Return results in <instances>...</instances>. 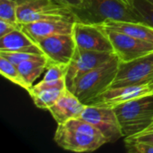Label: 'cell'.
<instances>
[{"mask_svg":"<svg viewBox=\"0 0 153 153\" xmlns=\"http://www.w3.org/2000/svg\"><path fill=\"white\" fill-rule=\"evenodd\" d=\"M85 106L70 90L66 89L56 103L48 110L56 124L60 125L70 119L80 117Z\"/></svg>","mask_w":153,"mask_h":153,"instance_id":"cell-14","label":"cell"},{"mask_svg":"<svg viewBox=\"0 0 153 153\" xmlns=\"http://www.w3.org/2000/svg\"><path fill=\"white\" fill-rule=\"evenodd\" d=\"M48 65H69L76 51V43L73 34H56L37 41Z\"/></svg>","mask_w":153,"mask_h":153,"instance_id":"cell-10","label":"cell"},{"mask_svg":"<svg viewBox=\"0 0 153 153\" xmlns=\"http://www.w3.org/2000/svg\"><path fill=\"white\" fill-rule=\"evenodd\" d=\"M48 65V60L45 55L40 56L36 58L28 59L20 63L17 67L22 75L25 82L31 88L33 82L37 78L40 76L45 69H47Z\"/></svg>","mask_w":153,"mask_h":153,"instance_id":"cell-18","label":"cell"},{"mask_svg":"<svg viewBox=\"0 0 153 153\" xmlns=\"http://www.w3.org/2000/svg\"><path fill=\"white\" fill-rule=\"evenodd\" d=\"M102 29L109 38L114 52L120 62L131 61L153 52V43L134 38L123 32Z\"/></svg>","mask_w":153,"mask_h":153,"instance_id":"cell-9","label":"cell"},{"mask_svg":"<svg viewBox=\"0 0 153 153\" xmlns=\"http://www.w3.org/2000/svg\"><path fill=\"white\" fill-rule=\"evenodd\" d=\"M18 4L13 0H0V19L19 23L17 19Z\"/></svg>","mask_w":153,"mask_h":153,"instance_id":"cell-21","label":"cell"},{"mask_svg":"<svg viewBox=\"0 0 153 153\" xmlns=\"http://www.w3.org/2000/svg\"><path fill=\"white\" fill-rule=\"evenodd\" d=\"M134 7L141 13L143 22L153 27L152 0H131Z\"/></svg>","mask_w":153,"mask_h":153,"instance_id":"cell-22","label":"cell"},{"mask_svg":"<svg viewBox=\"0 0 153 153\" xmlns=\"http://www.w3.org/2000/svg\"><path fill=\"white\" fill-rule=\"evenodd\" d=\"M126 140L133 141V142H140V143H146L153 145V123L144 131L130 136V137H126Z\"/></svg>","mask_w":153,"mask_h":153,"instance_id":"cell-25","label":"cell"},{"mask_svg":"<svg viewBox=\"0 0 153 153\" xmlns=\"http://www.w3.org/2000/svg\"><path fill=\"white\" fill-rule=\"evenodd\" d=\"M0 73L4 78H6L13 83L22 87L27 91H30V87L23 79L17 65H13L3 56H0Z\"/></svg>","mask_w":153,"mask_h":153,"instance_id":"cell-19","label":"cell"},{"mask_svg":"<svg viewBox=\"0 0 153 153\" xmlns=\"http://www.w3.org/2000/svg\"><path fill=\"white\" fill-rule=\"evenodd\" d=\"M51 1H53L60 5L68 7L71 10L74 8L80 7L83 3V0H51Z\"/></svg>","mask_w":153,"mask_h":153,"instance_id":"cell-27","label":"cell"},{"mask_svg":"<svg viewBox=\"0 0 153 153\" xmlns=\"http://www.w3.org/2000/svg\"><path fill=\"white\" fill-rule=\"evenodd\" d=\"M125 146L129 153H153V145L146 143L133 142L125 139Z\"/></svg>","mask_w":153,"mask_h":153,"instance_id":"cell-24","label":"cell"},{"mask_svg":"<svg viewBox=\"0 0 153 153\" xmlns=\"http://www.w3.org/2000/svg\"><path fill=\"white\" fill-rule=\"evenodd\" d=\"M18 4L17 19L24 24L41 20L72 19L75 20L73 11L51 0H16Z\"/></svg>","mask_w":153,"mask_h":153,"instance_id":"cell-5","label":"cell"},{"mask_svg":"<svg viewBox=\"0 0 153 153\" xmlns=\"http://www.w3.org/2000/svg\"><path fill=\"white\" fill-rule=\"evenodd\" d=\"M72 11L77 22L87 24L99 25L107 20L143 22L132 3L124 0H83L80 7Z\"/></svg>","mask_w":153,"mask_h":153,"instance_id":"cell-2","label":"cell"},{"mask_svg":"<svg viewBox=\"0 0 153 153\" xmlns=\"http://www.w3.org/2000/svg\"><path fill=\"white\" fill-rule=\"evenodd\" d=\"M153 82V52L136 59L119 62L117 76L110 88L144 84Z\"/></svg>","mask_w":153,"mask_h":153,"instance_id":"cell-6","label":"cell"},{"mask_svg":"<svg viewBox=\"0 0 153 153\" xmlns=\"http://www.w3.org/2000/svg\"><path fill=\"white\" fill-rule=\"evenodd\" d=\"M43 55L38 54H31V53H24V52H12V51H1L0 50V56L6 58L8 61L13 63L15 65H18L20 63L28 60L39 57Z\"/></svg>","mask_w":153,"mask_h":153,"instance_id":"cell-23","label":"cell"},{"mask_svg":"<svg viewBox=\"0 0 153 153\" xmlns=\"http://www.w3.org/2000/svg\"><path fill=\"white\" fill-rule=\"evenodd\" d=\"M153 93V82L144 84L109 88L86 105L114 108L117 105Z\"/></svg>","mask_w":153,"mask_h":153,"instance_id":"cell-12","label":"cell"},{"mask_svg":"<svg viewBox=\"0 0 153 153\" xmlns=\"http://www.w3.org/2000/svg\"><path fill=\"white\" fill-rule=\"evenodd\" d=\"M152 1H153V0H152Z\"/></svg>","mask_w":153,"mask_h":153,"instance_id":"cell-30","label":"cell"},{"mask_svg":"<svg viewBox=\"0 0 153 153\" xmlns=\"http://www.w3.org/2000/svg\"><path fill=\"white\" fill-rule=\"evenodd\" d=\"M21 29V23H13L0 19V38L7 35L14 30ZM22 30V29H21Z\"/></svg>","mask_w":153,"mask_h":153,"instance_id":"cell-26","label":"cell"},{"mask_svg":"<svg viewBox=\"0 0 153 153\" xmlns=\"http://www.w3.org/2000/svg\"><path fill=\"white\" fill-rule=\"evenodd\" d=\"M124 137L135 135L153 123V93L115 106Z\"/></svg>","mask_w":153,"mask_h":153,"instance_id":"cell-4","label":"cell"},{"mask_svg":"<svg viewBox=\"0 0 153 153\" xmlns=\"http://www.w3.org/2000/svg\"><path fill=\"white\" fill-rule=\"evenodd\" d=\"M124 1H126V2H127V3H131V0H124Z\"/></svg>","mask_w":153,"mask_h":153,"instance_id":"cell-28","label":"cell"},{"mask_svg":"<svg viewBox=\"0 0 153 153\" xmlns=\"http://www.w3.org/2000/svg\"><path fill=\"white\" fill-rule=\"evenodd\" d=\"M54 141L63 150L73 152H91L108 143L100 131L81 117L58 125Z\"/></svg>","mask_w":153,"mask_h":153,"instance_id":"cell-1","label":"cell"},{"mask_svg":"<svg viewBox=\"0 0 153 153\" xmlns=\"http://www.w3.org/2000/svg\"><path fill=\"white\" fill-rule=\"evenodd\" d=\"M72 34L77 49L115 53L107 33L98 25L87 24L76 21L74 24Z\"/></svg>","mask_w":153,"mask_h":153,"instance_id":"cell-8","label":"cell"},{"mask_svg":"<svg viewBox=\"0 0 153 153\" xmlns=\"http://www.w3.org/2000/svg\"><path fill=\"white\" fill-rule=\"evenodd\" d=\"M76 21L72 19H49L21 24V29L34 41L56 34H72Z\"/></svg>","mask_w":153,"mask_h":153,"instance_id":"cell-13","label":"cell"},{"mask_svg":"<svg viewBox=\"0 0 153 153\" xmlns=\"http://www.w3.org/2000/svg\"><path fill=\"white\" fill-rule=\"evenodd\" d=\"M119 62L115 54L107 62L79 78L68 90L86 105L111 87L117 74Z\"/></svg>","mask_w":153,"mask_h":153,"instance_id":"cell-3","label":"cell"},{"mask_svg":"<svg viewBox=\"0 0 153 153\" xmlns=\"http://www.w3.org/2000/svg\"><path fill=\"white\" fill-rule=\"evenodd\" d=\"M0 50L44 55L38 43L21 29L0 38Z\"/></svg>","mask_w":153,"mask_h":153,"instance_id":"cell-16","label":"cell"},{"mask_svg":"<svg viewBox=\"0 0 153 153\" xmlns=\"http://www.w3.org/2000/svg\"><path fill=\"white\" fill-rule=\"evenodd\" d=\"M66 89V81H61L56 83H48L41 81L32 86L28 92L36 107L42 109H48Z\"/></svg>","mask_w":153,"mask_h":153,"instance_id":"cell-15","label":"cell"},{"mask_svg":"<svg viewBox=\"0 0 153 153\" xmlns=\"http://www.w3.org/2000/svg\"><path fill=\"white\" fill-rule=\"evenodd\" d=\"M98 26L123 32L134 38L153 43V27L144 22L107 20L103 23L99 24Z\"/></svg>","mask_w":153,"mask_h":153,"instance_id":"cell-17","label":"cell"},{"mask_svg":"<svg viewBox=\"0 0 153 153\" xmlns=\"http://www.w3.org/2000/svg\"><path fill=\"white\" fill-rule=\"evenodd\" d=\"M114 55L115 53L80 50L76 48L74 57L67 68L65 79L67 89H70L82 75L107 62Z\"/></svg>","mask_w":153,"mask_h":153,"instance_id":"cell-11","label":"cell"},{"mask_svg":"<svg viewBox=\"0 0 153 153\" xmlns=\"http://www.w3.org/2000/svg\"><path fill=\"white\" fill-rule=\"evenodd\" d=\"M68 65L61 64H51L47 67V72L45 74L42 82L48 83H56L61 81H66Z\"/></svg>","mask_w":153,"mask_h":153,"instance_id":"cell-20","label":"cell"},{"mask_svg":"<svg viewBox=\"0 0 153 153\" xmlns=\"http://www.w3.org/2000/svg\"><path fill=\"white\" fill-rule=\"evenodd\" d=\"M13 1H16V0H13Z\"/></svg>","mask_w":153,"mask_h":153,"instance_id":"cell-29","label":"cell"},{"mask_svg":"<svg viewBox=\"0 0 153 153\" xmlns=\"http://www.w3.org/2000/svg\"><path fill=\"white\" fill-rule=\"evenodd\" d=\"M80 117L100 131L108 143H115L124 137L113 108L86 105Z\"/></svg>","mask_w":153,"mask_h":153,"instance_id":"cell-7","label":"cell"}]
</instances>
